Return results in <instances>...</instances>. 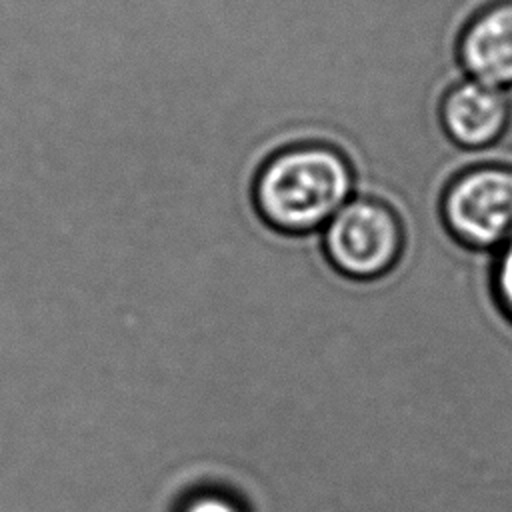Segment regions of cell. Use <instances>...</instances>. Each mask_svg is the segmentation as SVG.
<instances>
[{
	"mask_svg": "<svg viewBox=\"0 0 512 512\" xmlns=\"http://www.w3.org/2000/svg\"><path fill=\"white\" fill-rule=\"evenodd\" d=\"M354 172L344 152L324 142H298L268 156L252 184L260 218L284 232L306 234L352 198Z\"/></svg>",
	"mask_w": 512,
	"mask_h": 512,
	"instance_id": "6da1fadb",
	"label": "cell"
},
{
	"mask_svg": "<svg viewBox=\"0 0 512 512\" xmlns=\"http://www.w3.org/2000/svg\"><path fill=\"white\" fill-rule=\"evenodd\" d=\"M440 218L460 246L500 250L512 240V166L490 162L458 172L440 196Z\"/></svg>",
	"mask_w": 512,
	"mask_h": 512,
	"instance_id": "7a4b0ae2",
	"label": "cell"
},
{
	"mask_svg": "<svg viewBox=\"0 0 512 512\" xmlns=\"http://www.w3.org/2000/svg\"><path fill=\"white\" fill-rule=\"evenodd\" d=\"M324 252L344 276H386L404 252V226L392 206L378 198H350L326 224Z\"/></svg>",
	"mask_w": 512,
	"mask_h": 512,
	"instance_id": "3957f363",
	"label": "cell"
},
{
	"mask_svg": "<svg viewBox=\"0 0 512 512\" xmlns=\"http://www.w3.org/2000/svg\"><path fill=\"white\" fill-rule=\"evenodd\" d=\"M506 90L464 78L454 82L440 100L444 134L464 150H484L496 144L510 124Z\"/></svg>",
	"mask_w": 512,
	"mask_h": 512,
	"instance_id": "277c9868",
	"label": "cell"
},
{
	"mask_svg": "<svg viewBox=\"0 0 512 512\" xmlns=\"http://www.w3.org/2000/svg\"><path fill=\"white\" fill-rule=\"evenodd\" d=\"M458 60L468 78L512 88V0L478 8L458 36Z\"/></svg>",
	"mask_w": 512,
	"mask_h": 512,
	"instance_id": "5b68a950",
	"label": "cell"
},
{
	"mask_svg": "<svg viewBox=\"0 0 512 512\" xmlns=\"http://www.w3.org/2000/svg\"><path fill=\"white\" fill-rule=\"evenodd\" d=\"M488 284L496 310L512 326V240L494 252Z\"/></svg>",
	"mask_w": 512,
	"mask_h": 512,
	"instance_id": "8992f818",
	"label": "cell"
},
{
	"mask_svg": "<svg viewBox=\"0 0 512 512\" xmlns=\"http://www.w3.org/2000/svg\"><path fill=\"white\" fill-rule=\"evenodd\" d=\"M178 512H246L244 506L226 492L202 490L184 500Z\"/></svg>",
	"mask_w": 512,
	"mask_h": 512,
	"instance_id": "52a82bcc",
	"label": "cell"
}]
</instances>
